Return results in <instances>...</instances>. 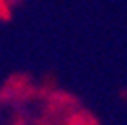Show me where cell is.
<instances>
[{"label":"cell","mask_w":127,"mask_h":125,"mask_svg":"<svg viewBox=\"0 0 127 125\" xmlns=\"http://www.w3.org/2000/svg\"><path fill=\"white\" fill-rule=\"evenodd\" d=\"M75 125H93V123H89V121H77Z\"/></svg>","instance_id":"6da1fadb"}]
</instances>
